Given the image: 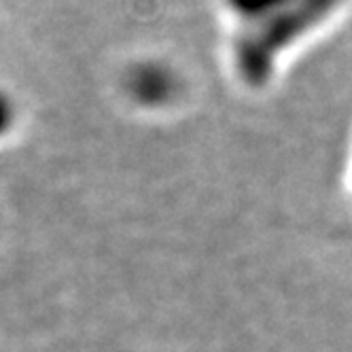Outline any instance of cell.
I'll return each mask as SVG.
<instances>
[{"mask_svg": "<svg viewBox=\"0 0 352 352\" xmlns=\"http://www.w3.org/2000/svg\"><path fill=\"white\" fill-rule=\"evenodd\" d=\"M230 26L234 66L246 83H265L280 60L327 23L342 0H219Z\"/></svg>", "mask_w": 352, "mask_h": 352, "instance_id": "obj_1", "label": "cell"}, {"mask_svg": "<svg viewBox=\"0 0 352 352\" xmlns=\"http://www.w3.org/2000/svg\"><path fill=\"white\" fill-rule=\"evenodd\" d=\"M174 74L164 64L140 62L130 72V89L140 100H166L172 94Z\"/></svg>", "mask_w": 352, "mask_h": 352, "instance_id": "obj_2", "label": "cell"}, {"mask_svg": "<svg viewBox=\"0 0 352 352\" xmlns=\"http://www.w3.org/2000/svg\"><path fill=\"white\" fill-rule=\"evenodd\" d=\"M5 117H7V102H5V98L0 96V123L5 121Z\"/></svg>", "mask_w": 352, "mask_h": 352, "instance_id": "obj_3", "label": "cell"}]
</instances>
